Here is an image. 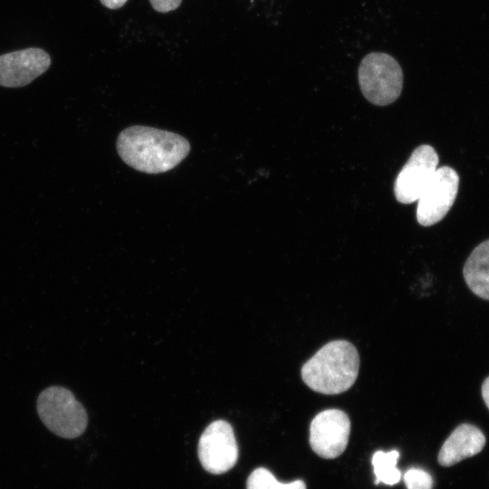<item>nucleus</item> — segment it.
<instances>
[{
  "label": "nucleus",
  "instance_id": "13",
  "mask_svg": "<svg viewBox=\"0 0 489 489\" xmlns=\"http://www.w3.org/2000/svg\"><path fill=\"white\" fill-rule=\"evenodd\" d=\"M246 489H306L302 480L281 483L266 468L254 469L248 476Z\"/></svg>",
  "mask_w": 489,
  "mask_h": 489
},
{
  "label": "nucleus",
  "instance_id": "7",
  "mask_svg": "<svg viewBox=\"0 0 489 489\" xmlns=\"http://www.w3.org/2000/svg\"><path fill=\"white\" fill-rule=\"evenodd\" d=\"M437 166L438 155L432 146L424 144L415 149L396 178L394 194L397 200L402 204L417 201Z\"/></svg>",
  "mask_w": 489,
  "mask_h": 489
},
{
  "label": "nucleus",
  "instance_id": "11",
  "mask_svg": "<svg viewBox=\"0 0 489 489\" xmlns=\"http://www.w3.org/2000/svg\"><path fill=\"white\" fill-rule=\"evenodd\" d=\"M463 276L473 293L489 301V239L471 252L464 264Z\"/></svg>",
  "mask_w": 489,
  "mask_h": 489
},
{
  "label": "nucleus",
  "instance_id": "8",
  "mask_svg": "<svg viewBox=\"0 0 489 489\" xmlns=\"http://www.w3.org/2000/svg\"><path fill=\"white\" fill-rule=\"evenodd\" d=\"M350 421L342 410L331 408L318 413L311 422L310 445L320 456L332 459L347 447Z\"/></svg>",
  "mask_w": 489,
  "mask_h": 489
},
{
  "label": "nucleus",
  "instance_id": "2",
  "mask_svg": "<svg viewBox=\"0 0 489 489\" xmlns=\"http://www.w3.org/2000/svg\"><path fill=\"white\" fill-rule=\"evenodd\" d=\"M360 356L348 340H332L321 347L302 368V379L312 390L337 395L348 390L356 381Z\"/></svg>",
  "mask_w": 489,
  "mask_h": 489
},
{
  "label": "nucleus",
  "instance_id": "4",
  "mask_svg": "<svg viewBox=\"0 0 489 489\" xmlns=\"http://www.w3.org/2000/svg\"><path fill=\"white\" fill-rule=\"evenodd\" d=\"M358 78L364 97L378 106L394 102L403 87V72L399 63L385 53L367 54L359 67Z\"/></svg>",
  "mask_w": 489,
  "mask_h": 489
},
{
  "label": "nucleus",
  "instance_id": "10",
  "mask_svg": "<svg viewBox=\"0 0 489 489\" xmlns=\"http://www.w3.org/2000/svg\"><path fill=\"white\" fill-rule=\"evenodd\" d=\"M484 445L485 436L477 427L461 424L444 442L438 454V463L443 466H451L478 454Z\"/></svg>",
  "mask_w": 489,
  "mask_h": 489
},
{
  "label": "nucleus",
  "instance_id": "1",
  "mask_svg": "<svg viewBox=\"0 0 489 489\" xmlns=\"http://www.w3.org/2000/svg\"><path fill=\"white\" fill-rule=\"evenodd\" d=\"M121 159L132 168L147 174L167 172L189 153L188 140L174 132L146 126H131L117 139Z\"/></svg>",
  "mask_w": 489,
  "mask_h": 489
},
{
  "label": "nucleus",
  "instance_id": "14",
  "mask_svg": "<svg viewBox=\"0 0 489 489\" xmlns=\"http://www.w3.org/2000/svg\"><path fill=\"white\" fill-rule=\"evenodd\" d=\"M408 489H432L434 481L431 475L424 469L412 467L404 475Z\"/></svg>",
  "mask_w": 489,
  "mask_h": 489
},
{
  "label": "nucleus",
  "instance_id": "12",
  "mask_svg": "<svg viewBox=\"0 0 489 489\" xmlns=\"http://www.w3.org/2000/svg\"><path fill=\"white\" fill-rule=\"evenodd\" d=\"M399 453L397 450L389 452L377 451L372 456V465L376 475L375 484L383 483L388 485L398 484L401 477L397 468Z\"/></svg>",
  "mask_w": 489,
  "mask_h": 489
},
{
  "label": "nucleus",
  "instance_id": "5",
  "mask_svg": "<svg viewBox=\"0 0 489 489\" xmlns=\"http://www.w3.org/2000/svg\"><path fill=\"white\" fill-rule=\"evenodd\" d=\"M459 176L448 166L437 168L418 197L417 220L423 226L441 221L451 209L458 192Z\"/></svg>",
  "mask_w": 489,
  "mask_h": 489
},
{
  "label": "nucleus",
  "instance_id": "15",
  "mask_svg": "<svg viewBox=\"0 0 489 489\" xmlns=\"http://www.w3.org/2000/svg\"><path fill=\"white\" fill-rule=\"evenodd\" d=\"M182 0H149L152 7L160 13H167L177 9Z\"/></svg>",
  "mask_w": 489,
  "mask_h": 489
},
{
  "label": "nucleus",
  "instance_id": "16",
  "mask_svg": "<svg viewBox=\"0 0 489 489\" xmlns=\"http://www.w3.org/2000/svg\"><path fill=\"white\" fill-rule=\"evenodd\" d=\"M101 3L110 9H118L125 5L128 0H100Z\"/></svg>",
  "mask_w": 489,
  "mask_h": 489
},
{
  "label": "nucleus",
  "instance_id": "17",
  "mask_svg": "<svg viewBox=\"0 0 489 489\" xmlns=\"http://www.w3.org/2000/svg\"><path fill=\"white\" fill-rule=\"evenodd\" d=\"M482 397L485 403V406L489 409V376L484 380L482 384Z\"/></svg>",
  "mask_w": 489,
  "mask_h": 489
},
{
  "label": "nucleus",
  "instance_id": "6",
  "mask_svg": "<svg viewBox=\"0 0 489 489\" xmlns=\"http://www.w3.org/2000/svg\"><path fill=\"white\" fill-rule=\"evenodd\" d=\"M197 452L208 473L220 475L234 467L238 459V446L231 425L222 419L208 425L199 438Z\"/></svg>",
  "mask_w": 489,
  "mask_h": 489
},
{
  "label": "nucleus",
  "instance_id": "9",
  "mask_svg": "<svg viewBox=\"0 0 489 489\" xmlns=\"http://www.w3.org/2000/svg\"><path fill=\"white\" fill-rule=\"evenodd\" d=\"M50 55L41 48H26L0 55V86L23 87L42 75L51 65Z\"/></svg>",
  "mask_w": 489,
  "mask_h": 489
},
{
  "label": "nucleus",
  "instance_id": "3",
  "mask_svg": "<svg viewBox=\"0 0 489 489\" xmlns=\"http://www.w3.org/2000/svg\"><path fill=\"white\" fill-rule=\"evenodd\" d=\"M43 425L60 437L72 439L86 429L88 416L83 406L69 389L52 386L43 390L36 402Z\"/></svg>",
  "mask_w": 489,
  "mask_h": 489
}]
</instances>
